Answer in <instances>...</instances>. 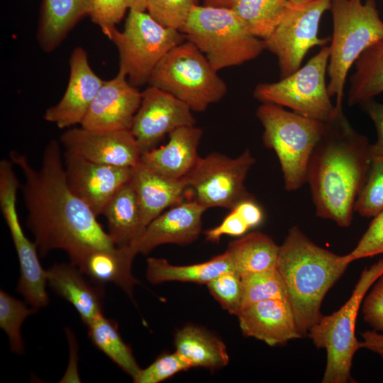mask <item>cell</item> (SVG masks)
Segmentation results:
<instances>
[{"instance_id": "4dcf8cb0", "label": "cell", "mask_w": 383, "mask_h": 383, "mask_svg": "<svg viewBox=\"0 0 383 383\" xmlns=\"http://www.w3.org/2000/svg\"><path fill=\"white\" fill-rule=\"evenodd\" d=\"M87 326L88 337L93 345L132 379L135 377L141 368L131 347L123 341L118 323L102 313Z\"/></svg>"}, {"instance_id": "6da1fadb", "label": "cell", "mask_w": 383, "mask_h": 383, "mask_svg": "<svg viewBox=\"0 0 383 383\" xmlns=\"http://www.w3.org/2000/svg\"><path fill=\"white\" fill-rule=\"evenodd\" d=\"M9 157L23 173L26 226L40 256L61 250L74 265L92 250L116 246L97 216L70 189L57 140L47 144L38 169L20 152L12 150Z\"/></svg>"}, {"instance_id": "8d00e7d4", "label": "cell", "mask_w": 383, "mask_h": 383, "mask_svg": "<svg viewBox=\"0 0 383 383\" xmlns=\"http://www.w3.org/2000/svg\"><path fill=\"white\" fill-rule=\"evenodd\" d=\"M212 296L228 312L238 315L241 309L240 276L234 270L217 276L207 284Z\"/></svg>"}, {"instance_id": "d590c367", "label": "cell", "mask_w": 383, "mask_h": 383, "mask_svg": "<svg viewBox=\"0 0 383 383\" xmlns=\"http://www.w3.org/2000/svg\"><path fill=\"white\" fill-rule=\"evenodd\" d=\"M196 4V0H146V10L162 26L180 30Z\"/></svg>"}, {"instance_id": "ffe728a7", "label": "cell", "mask_w": 383, "mask_h": 383, "mask_svg": "<svg viewBox=\"0 0 383 383\" xmlns=\"http://www.w3.org/2000/svg\"><path fill=\"white\" fill-rule=\"evenodd\" d=\"M243 333L270 346L302 338L287 299L259 301L240 309L237 315Z\"/></svg>"}, {"instance_id": "3957f363", "label": "cell", "mask_w": 383, "mask_h": 383, "mask_svg": "<svg viewBox=\"0 0 383 383\" xmlns=\"http://www.w3.org/2000/svg\"><path fill=\"white\" fill-rule=\"evenodd\" d=\"M348 265L345 255L316 245L297 226L289 229L279 245L277 270L302 337L323 316L321 306L324 296Z\"/></svg>"}, {"instance_id": "8992f818", "label": "cell", "mask_w": 383, "mask_h": 383, "mask_svg": "<svg viewBox=\"0 0 383 383\" xmlns=\"http://www.w3.org/2000/svg\"><path fill=\"white\" fill-rule=\"evenodd\" d=\"M256 116L264 129L265 146L279 160L285 189H299L306 182L309 162L325 123L267 103L257 108Z\"/></svg>"}, {"instance_id": "e0dca14e", "label": "cell", "mask_w": 383, "mask_h": 383, "mask_svg": "<svg viewBox=\"0 0 383 383\" xmlns=\"http://www.w3.org/2000/svg\"><path fill=\"white\" fill-rule=\"evenodd\" d=\"M142 92L121 72L104 81L80 126L94 131L130 130Z\"/></svg>"}, {"instance_id": "836d02e7", "label": "cell", "mask_w": 383, "mask_h": 383, "mask_svg": "<svg viewBox=\"0 0 383 383\" xmlns=\"http://www.w3.org/2000/svg\"><path fill=\"white\" fill-rule=\"evenodd\" d=\"M27 304L4 290H0V328L8 336L10 350L19 355L24 353L22 325L29 316L38 311Z\"/></svg>"}, {"instance_id": "d4e9b609", "label": "cell", "mask_w": 383, "mask_h": 383, "mask_svg": "<svg viewBox=\"0 0 383 383\" xmlns=\"http://www.w3.org/2000/svg\"><path fill=\"white\" fill-rule=\"evenodd\" d=\"M89 9V0H43L37 30L42 50H55Z\"/></svg>"}, {"instance_id": "603a6c76", "label": "cell", "mask_w": 383, "mask_h": 383, "mask_svg": "<svg viewBox=\"0 0 383 383\" xmlns=\"http://www.w3.org/2000/svg\"><path fill=\"white\" fill-rule=\"evenodd\" d=\"M130 181L138 198L145 228L165 210L183 201L187 194L183 179L167 177L141 162L132 167Z\"/></svg>"}, {"instance_id": "ba28073f", "label": "cell", "mask_w": 383, "mask_h": 383, "mask_svg": "<svg viewBox=\"0 0 383 383\" xmlns=\"http://www.w3.org/2000/svg\"><path fill=\"white\" fill-rule=\"evenodd\" d=\"M148 83L186 104L192 111L203 112L226 94V82L205 55L184 40L159 62Z\"/></svg>"}, {"instance_id": "74e56055", "label": "cell", "mask_w": 383, "mask_h": 383, "mask_svg": "<svg viewBox=\"0 0 383 383\" xmlns=\"http://www.w3.org/2000/svg\"><path fill=\"white\" fill-rule=\"evenodd\" d=\"M192 368L176 351L164 354L145 369H141L133 379L134 383H159L175 374Z\"/></svg>"}, {"instance_id": "e575fe53", "label": "cell", "mask_w": 383, "mask_h": 383, "mask_svg": "<svg viewBox=\"0 0 383 383\" xmlns=\"http://www.w3.org/2000/svg\"><path fill=\"white\" fill-rule=\"evenodd\" d=\"M383 211V161H372L366 182L354 206V211L371 218Z\"/></svg>"}, {"instance_id": "b9f144b4", "label": "cell", "mask_w": 383, "mask_h": 383, "mask_svg": "<svg viewBox=\"0 0 383 383\" xmlns=\"http://www.w3.org/2000/svg\"><path fill=\"white\" fill-rule=\"evenodd\" d=\"M250 228L240 215L233 209L217 226L204 232L206 240L217 243L223 235L241 236Z\"/></svg>"}, {"instance_id": "f546056e", "label": "cell", "mask_w": 383, "mask_h": 383, "mask_svg": "<svg viewBox=\"0 0 383 383\" xmlns=\"http://www.w3.org/2000/svg\"><path fill=\"white\" fill-rule=\"evenodd\" d=\"M354 65L348 94L350 107L383 93V40L367 48Z\"/></svg>"}, {"instance_id": "484cf974", "label": "cell", "mask_w": 383, "mask_h": 383, "mask_svg": "<svg viewBox=\"0 0 383 383\" xmlns=\"http://www.w3.org/2000/svg\"><path fill=\"white\" fill-rule=\"evenodd\" d=\"M116 246H131L145 228L135 189L129 180L109 200L102 214Z\"/></svg>"}, {"instance_id": "2e32d148", "label": "cell", "mask_w": 383, "mask_h": 383, "mask_svg": "<svg viewBox=\"0 0 383 383\" xmlns=\"http://www.w3.org/2000/svg\"><path fill=\"white\" fill-rule=\"evenodd\" d=\"M60 143L66 151L90 161L132 168L140 162L142 151L131 130L94 131L67 128Z\"/></svg>"}, {"instance_id": "9c48e42d", "label": "cell", "mask_w": 383, "mask_h": 383, "mask_svg": "<svg viewBox=\"0 0 383 383\" xmlns=\"http://www.w3.org/2000/svg\"><path fill=\"white\" fill-rule=\"evenodd\" d=\"M119 54V70L134 87L148 82L154 69L173 48L186 40L177 30L165 27L148 13L129 9L123 30L107 36Z\"/></svg>"}, {"instance_id": "ee69618b", "label": "cell", "mask_w": 383, "mask_h": 383, "mask_svg": "<svg viewBox=\"0 0 383 383\" xmlns=\"http://www.w3.org/2000/svg\"><path fill=\"white\" fill-rule=\"evenodd\" d=\"M250 228L259 226L263 220V211L255 198L244 200L233 209Z\"/></svg>"}, {"instance_id": "7402d4cb", "label": "cell", "mask_w": 383, "mask_h": 383, "mask_svg": "<svg viewBox=\"0 0 383 383\" xmlns=\"http://www.w3.org/2000/svg\"><path fill=\"white\" fill-rule=\"evenodd\" d=\"M168 135L165 145L143 153L140 162L162 175L182 179L199 157L198 148L203 130L196 126H183Z\"/></svg>"}, {"instance_id": "7dc6e473", "label": "cell", "mask_w": 383, "mask_h": 383, "mask_svg": "<svg viewBox=\"0 0 383 383\" xmlns=\"http://www.w3.org/2000/svg\"><path fill=\"white\" fill-rule=\"evenodd\" d=\"M233 0H204V5L228 7Z\"/></svg>"}, {"instance_id": "1f68e13d", "label": "cell", "mask_w": 383, "mask_h": 383, "mask_svg": "<svg viewBox=\"0 0 383 383\" xmlns=\"http://www.w3.org/2000/svg\"><path fill=\"white\" fill-rule=\"evenodd\" d=\"M288 5V0H233L228 7L254 36L265 40L280 23Z\"/></svg>"}, {"instance_id": "d6a6232c", "label": "cell", "mask_w": 383, "mask_h": 383, "mask_svg": "<svg viewBox=\"0 0 383 383\" xmlns=\"http://www.w3.org/2000/svg\"><path fill=\"white\" fill-rule=\"evenodd\" d=\"M240 280L241 309L265 300L287 299L285 285L277 268L245 274L240 276Z\"/></svg>"}, {"instance_id": "cb8c5ba5", "label": "cell", "mask_w": 383, "mask_h": 383, "mask_svg": "<svg viewBox=\"0 0 383 383\" xmlns=\"http://www.w3.org/2000/svg\"><path fill=\"white\" fill-rule=\"evenodd\" d=\"M136 255L131 246L98 248L87 252L74 265L94 284L104 287L113 283L133 300L134 287L139 284L131 271Z\"/></svg>"}, {"instance_id": "83f0119b", "label": "cell", "mask_w": 383, "mask_h": 383, "mask_svg": "<svg viewBox=\"0 0 383 383\" xmlns=\"http://www.w3.org/2000/svg\"><path fill=\"white\" fill-rule=\"evenodd\" d=\"M234 270L226 252L201 263L174 265L163 258L147 259L145 276L149 282L158 284L166 282H185L207 284L228 271Z\"/></svg>"}, {"instance_id": "d6986e66", "label": "cell", "mask_w": 383, "mask_h": 383, "mask_svg": "<svg viewBox=\"0 0 383 383\" xmlns=\"http://www.w3.org/2000/svg\"><path fill=\"white\" fill-rule=\"evenodd\" d=\"M206 210L194 200H184L153 219L131 245L132 248L137 254H148L161 245L194 242L201 233L202 216Z\"/></svg>"}, {"instance_id": "9a60e30c", "label": "cell", "mask_w": 383, "mask_h": 383, "mask_svg": "<svg viewBox=\"0 0 383 383\" xmlns=\"http://www.w3.org/2000/svg\"><path fill=\"white\" fill-rule=\"evenodd\" d=\"M63 160L70 189L97 217L131 179L132 168L97 163L66 150Z\"/></svg>"}, {"instance_id": "60d3db41", "label": "cell", "mask_w": 383, "mask_h": 383, "mask_svg": "<svg viewBox=\"0 0 383 383\" xmlns=\"http://www.w3.org/2000/svg\"><path fill=\"white\" fill-rule=\"evenodd\" d=\"M365 296L362 304L365 321L374 331L383 333V275Z\"/></svg>"}, {"instance_id": "44dd1931", "label": "cell", "mask_w": 383, "mask_h": 383, "mask_svg": "<svg viewBox=\"0 0 383 383\" xmlns=\"http://www.w3.org/2000/svg\"><path fill=\"white\" fill-rule=\"evenodd\" d=\"M47 282L52 290L76 309L86 326L104 313V287L85 278L71 263H55L46 270Z\"/></svg>"}, {"instance_id": "ab89813d", "label": "cell", "mask_w": 383, "mask_h": 383, "mask_svg": "<svg viewBox=\"0 0 383 383\" xmlns=\"http://www.w3.org/2000/svg\"><path fill=\"white\" fill-rule=\"evenodd\" d=\"M382 253H383V211L374 217L356 247L345 257L347 262L350 264L355 260L371 257Z\"/></svg>"}, {"instance_id": "bcb514c9", "label": "cell", "mask_w": 383, "mask_h": 383, "mask_svg": "<svg viewBox=\"0 0 383 383\" xmlns=\"http://www.w3.org/2000/svg\"><path fill=\"white\" fill-rule=\"evenodd\" d=\"M128 9H134L140 11L146 10V0H123Z\"/></svg>"}, {"instance_id": "30bf717a", "label": "cell", "mask_w": 383, "mask_h": 383, "mask_svg": "<svg viewBox=\"0 0 383 383\" xmlns=\"http://www.w3.org/2000/svg\"><path fill=\"white\" fill-rule=\"evenodd\" d=\"M330 50L324 46L307 63L278 82L258 84L254 98L262 102L287 107L292 111L322 122L336 112L326 82Z\"/></svg>"}, {"instance_id": "7bdbcfd3", "label": "cell", "mask_w": 383, "mask_h": 383, "mask_svg": "<svg viewBox=\"0 0 383 383\" xmlns=\"http://www.w3.org/2000/svg\"><path fill=\"white\" fill-rule=\"evenodd\" d=\"M363 111L372 120L377 133V140L370 145L372 161H383V104L372 99L360 104Z\"/></svg>"}, {"instance_id": "f6af8a7d", "label": "cell", "mask_w": 383, "mask_h": 383, "mask_svg": "<svg viewBox=\"0 0 383 383\" xmlns=\"http://www.w3.org/2000/svg\"><path fill=\"white\" fill-rule=\"evenodd\" d=\"M363 348L371 350L383 358V333L367 331L362 333Z\"/></svg>"}, {"instance_id": "f1b7e54d", "label": "cell", "mask_w": 383, "mask_h": 383, "mask_svg": "<svg viewBox=\"0 0 383 383\" xmlns=\"http://www.w3.org/2000/svg\"><path fill=\"white\" fill-rule=\"evenodd\" d=\"M279 245L267 235L255 231L231 242L226 252L240 276L277 268Z\"/></svg>"}, {"instance_id": "277c9868", "label": "cell", "mask_w": 383, "mask_h": 383, "mask_svg": "<svg viewBox=\"0 0 383 383\" xmlns=\"http://www.w3.org/2000/svg\"><path fill=\"white\" fill-rule=\"evenodd\" d=\"M333 34L327 84L336 106H343L346 78L350 67L370 46L383 40V21L375 0H332Z\"/></svg>"}, {"instance_id": "4316f807", "label": "cell", "mask_w": 383, "mask_h": 383, "mask_svg": "<svg viewBox=\"0 0 383 383\" xmlns=\"http://www.w3.org/2000/svg\"><path fill=\"white\" fill-rule=\"evenodd\" d=\"M174 343L175 351L191 367L216 370L226 366L229 362L223 342L198 326L189 325L179 330Z\"/></svg>"}, {"instance_id": "8fae6325", "label": "cell", "mask_w": 383, "mask_h": 383, "mask_svg": "<svg viewBox=\"0 0 383 383\" xmlns=\"http://www.w3.org/2000/svg\"><path fill=\"white\" fill-rule=\"evenodd\" d=\"M255 162L249 150L236 157L218 152L200 157L183 178L187 193L206 209L213 207L233 209L240 202L253 199L245 181Z\"/></svg>"}, {"instance_id": "4fadbf2b", "label": "cell", "mask_w": 383, "mask_h": 383, "mask_svg": "<svg viewBox=\"0 0 383 383\" xmlns=\"http://www.w3.org/2000/svg\"><path fill=\"white\" fill-rule=\"evenodd\" d=\"M13 166L6 159L0 162V207L19 262L16 291L30 306L38 310L49 303L46 270L40 264L35 242L26 237L19 221L16 209L19 183Z\"/></svg>"}, {"instance_id": "c3c4849f", "label": "cell", "mask_w": 383, "mask_h": 383, "mask_svg": "<svg viewBox=\"0 0 383 383\" xmlns=\"http://www.w3.org/2000/svg\"><path fill=\"white\" fill-rule=\"evenodd\" d=\"M288 1L292 4H303V3H306V2L311 1L313 0H288Z\"/></svg>"}, {"instance_id": "f35d334b", "label": "cell", "mask_w": 383, "mask_h": 383, "mask_svg": "<svg viewBox=\"0 0 383 383\" xmlns=\"http://www.w3.org/2000/svg\"><path fill=\"white\" fill-rule=\"evenodd\" d=\"M89 1V16L107 37L122 20L128 8L123 0Z\"/></svg>"}, {"instance_id": "7a4b0ae2", "label": "cell", "mask_w": 383, "mask_h": 383, "mask_svg": "<svg viewBox=\"0 0 383 383\" xmlns=\"http://www.w3.org/2000/svg\"><path fill=\"white\" fill-rule=\"evenodd\" d=\"M370 143L336 106L310 157L306 174L318 217L349 227L372 163Z\"/></svg>"}, {"instance_id": "52a82bcc", "label": "cell", "mask_w": 383, "mask_h": 383, "mask_svg": "<svg viewBox=\"0 0 383 383\" xmlns=\"http://www.w3.org/2000/svg\"><path fill=\"white\" fill-rule=\"evenodd\" d=\"M383 275V259L362 272L352 295L337 311L322 316L308 335L318 348L326 350L323 383L354 382L350 374L355 353L363 348L355 337L358 311L369 289Z\"/></svg>"}, {"instance_id": "ac0fdd59", "label": "cell", "mask_w": 383, "mask_h": 383, "mask_svg": "<svg viewBox=\"0 0 383 383\" xmlns=\"http://www.w3.org/2000/svg\"><path fill=\"white\" fill-rule=\"evenodd\" d=\"M104 82L91 69L85 50L75 48L70 58L66 90L58 103L45 111L44 119L59 128L81 124Z\"/></svg>"}, {"instance_id": "5bb4252c", "label": "cell", "mask_w": 383, "mask_h": 383, "mask_svg": "<svg viewBox=\"0 0 383 383\" xmlns=\"http://www.w3.org/2000/svg\"><path fill=\"white\" fill-rule=\"evenodd\" d=\"M196 125L192 109L170 94L153 86L142 91V99L131 131L142 155L155 148L166 135L183 126Z\"/></svg>"}, {"instance_id": "7c38bea8", "label": "cell", "mask_w": 383, "mask_h": 383, "mask_svg": "<svg viewBox=\"0 0 383 383\" xmlns=\"http://www.w3.org/2000/svg\"><path fill=\"white\" fill-rule=\"evenodd\" d=\"M332 0H313L303 4L289 1L286 13L270 36L263 40L265 50L274 54L281 79L296 72L309 50L324 47L331 37L319 38L318 28L323 13Z\"/></svg>"}, {"instance_id": "5b68a950", "label": "cell", "mask_w": 383, "mask_h": 383, "mask_svg": "<svg viewBox=\"0 0 383 383\" xmlns=\"http://www.w3.org/2000/svg\"><path fill=\"white\" fill-rule=\"evenodd\" d=\"M218 72L257 58L265 50L229 7L195 5L179 30Z\"/></svg>"}]
</instances>
